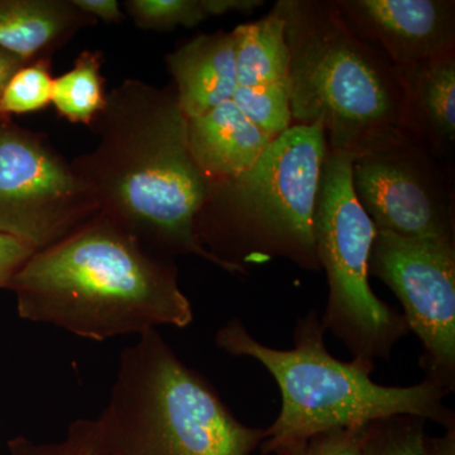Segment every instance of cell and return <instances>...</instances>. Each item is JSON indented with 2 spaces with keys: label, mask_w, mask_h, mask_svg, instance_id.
Instances as JSON below:
<instances>
[{
  "label": "cell",
  "mask_w": 455,
  "mask_h": 455,
  "mask_svg": "<svg viewBox=\"0 0 455 455\" xmlns=\"http://www.w3.org/2000/svg\"><path fill=\"white\" fill-rule=\"evenodd\" d=\"M421 455H455V427L445 429L442 436H427Z\"/></svg>",
  "instance_id": "obj_27"
},
{
  "label": "cell",
  "mask_w": 455,
  "mask_h": 455,
  "mask_svg": "<svg viewBox=\"0 0 455 455\" xmlns=\"http://www.w3.org/2000/svg\"><path fill=\"white\" fill-rule=\"evenodd\" d=\"M53 76L51 57H41L18 68L9 79L2 99L0 114L8 119L11 114H26L46 109L52 99Z\"/></svg>",
  "instance_id": "obj_20"
},
{
  "label": "cell",
  "mask_w": 455,
  "mask_h": 455,
  "mask_svg": "<svg viewBox=\"0 0 455 455\" xmlns=\"http://www.w3.org/2000/svg\"><path fill=\"white\" fill-rule=\"evenodd\" d=\"M176 97L187 118L232 100L236 86L233 32L199 35L164 59Z\"/></svg>",
  "instance_id": "obj_12"
},
{
  "label": "cell",
  "mask_w": 455,
  "mask_h": 455,
  "mask_svg": "<svg viewBox=\"0 0 455 455\" xmlns=\"http://www.w3.org/2000/svg\"><path fill=\"white\" fill-rule=\"evenodd\" d=\"M90 128L97 145L71 167L99 214L158 256L193 254L218 267L196 235L208 181L188 148V118L175 89L124 80L108 92Z\"/></svg>",
  "instance_id": "obj_1"
},
{
  "label": "cell",
  "mask_w": 455,
  "mask_h": 455,
  "mask_svg": "<svg viewBox=\"0 0 455 455\" xmlns=\"http://www.w3.org/2000/svg\"><path fill=\"white\" fill-rule=\"evenodd\" d=\"M80 11L94 20H101L108 23H121L124 13L116 0H73Z\"/></svg>",
  "instance_id": "obj_25"
},
{
  "label": "cell",
  "mask_w": 455,
  "mask_h": 455,
  "mask_svg": "<svg viewBox=\"0 0 455 455\" xmlns=\"http://www.w3.org/2000/svg\"><path fill=\"white\" fill-rule=\"evenodd\" d=\"M407 134L438 163L453 156L455 51L400 70Z\"/></svg>",
  "instance_id": "obj_13"
},
{
  "label": "cell",
  "mask_w": 455,
  "mask_h": 455,
  "mask_svg": "<svg viewBox=\"0 0 455 455\" xmlns=\"http://www.w3.org/2000/svg\"><path fill=\"white\" fill-rule=\"evenodd\" d=\"M101 66L100 51H83L70 70L53 79L51 104L61 118L89 128L94 124L107 106Z\"/></svg>",
  "instance_id": "obj_17"
},
{
  "label": "cell",
  "mask_w": 455,
  "mask_h": 455,
  "mask_svg": "<svg viewBox=\"0 0 455 455\" xmlns=\"http://www.w3.org/2000/svg\"><path fill=\"white\" fill-rule=\"evenodd\" d=\"M348 155L326 152L314 211L316 256L328 280L323 328L340 340L353 359L374 367L390 361L410 329L405 317L374 295L371 248L376 227L355 196Z\"/></svg>",
  "instance_id": "obj_7"
},
{
  "label": "cell",
  "mask_w": 455,
  "mask_h": 455,
  "mask_svg": "<svg viewBox=\"0 0 455 455\" xmlns=\"http://www.w3.org/2000/svg\"><path fill=\"white\" fill-rule=\"evenodd\" d=\"M368 425V424H367ZM364 427H338L278 444L275 455H363Z\"/></svg>",
  "instance_id": "obj_23"
},
{
  "label": "cell",
  "mask_w": 455,
  "mask_h": 455,
  "mask_svg": "<svg viewBox=\"0 0 455 455\" xmlns=\"http://www.w3.org/2000/svg\"><path fill=\"white\" fill-rule=\"evenodd\" d=\"M22 319L85 339L187 328L193 307L172 259L147 250L101 214L36 251L8 283Z\"/></svg>",
  "instance_id": "obj_2"
},
{
  "label": "cell",
  "mask_w": 455,
  "mask_h": 455,
  "mask_svg": "<svg viewBox=\"0 0 455 455\" xmlns=\"http://www.w3.org/2000/svg\"><path fill=\"white\" fill-rule=\"evenodd\" d=\"M263 4H265V2H262V0H205L209 17L224 16V14L232 13V12L250 13L254 9L262 7Z\"/></svg>",
  "instance_id": "obj_26"
},
{
  "label": "cell",
  "mask_w": 455,
  "mask_h": 455,
  "mask_svg": "<svg viewBox=\"0 0 455 455\" xmlns=\"http://www.w3.org/2000/svg\"><path fill=\"white\" fill-rule=\"evenodd\" d=\"M326 152L323 123L291 125L252 167L208 182L196 235L218 267L247 275V266L283 259L322 271L314 211Z\"/></svg>",
  "instance_id": "obj_4"
},
{
  "label": "cell",
  "mask_w": 455,
  "mask_h": 455,
  "mask_svg": "<svg viewBox=\"0 0 455 455\" xmlns=\"http://www.w3.org/2000/svg\"><path fill=\"white\" fill-rule=\"evenodd\" d=\"M350 31L398 71L455 51L453 0H331Z\"/></svg>",
  "instance_id": "obj_11"
},
{
  "label": "cell",
  "mask_w": 455,
  "mask_h": 455,
  "mask_svg": "<svg viewBox=\"0 0 455 455\" xmlns=\"http://www.w3.org/2000/svg\"><path fill=\"white\" fill-rule=\"evenodd\" d=\"M290 52L292 125L323 123L329 152L355 158L407 136L396 68L359 40L331 0H278Z\"/></svg>",
  "instance_id": "obj_3"
},
{
  "label": "cell",
  "mask_w": 455,
  "mask_h": 455,
  "mask_svg": "<svg viewBox=\"0 0 455 455\" xmlns=\"http://www.w3.org/2000/svg\"><path fill=\"white\" fill-rule=\"evenodd\" d=\"M25 64H28V62L23 61L22 59L8 51L0 49V99H2L3 92H4L9 79L13 76L18 68H22ZM2 121H7V119L3 118L0 114V122Z\"/></svg>",
  "instance_id": "obj_28"
},
{
  "label": "cell",
  "mask_w": 455,
  "mask_h": 455,
  "mask_svg": "<svg viewBox=\"0 0 455 455\" xmlns=\"http://www.w3.org/2000/svg\"><path fill=\"white\" fill-rule=\"evenodd\" d=\"M97 23L73 0H0V49L32 62Z\"/></svg>",
  "instance_id": "obj_15"
},
{
  "label": "cell",
  "mask_w": 455,
  "mask_h": 455,
  "mask_svg": "<svg viewBox=\"0 0 455 455\" xmlns=\"http://www.w3.org/2000/svg\"><path fill=\"white\" fill-rule=\"evenodd\" d=\"M128 14L146 31L193 28L208 20L205 0H127Z\"/></svg>",
  "instance_id": "obj_22"
},
{
  "label": "cell",
  "mask_w": 455,
  "mask_h": 455,
  "mask_svg": "<svg viewBox=\"0 0 455 455\" xmlns=\"http://www.w3.org/2000/svg\"><path fill=\"white\" fill-rule=\"evenodd\" d=\"M368 272L397 296L423 346L425 379L455 390V241L409 238L376 229Z\"/></svg>",
  "instance_id": "obj_9"
},
{
  "label": "cell",
  "mask_w": 455,
  "mask_h": 455,
  "mask_svg": "<svg viewBox=\"0 0 455 455\" xmlns=\"http://www.w3.org/2000/svg\"><path fill=\"white\" fill-rule=\"evenodd\" d=\"M235 40L236 84L243 88L287 83L290 52L284 20L276 3L256 22L233 29Z\"/></svg>",
  "instance_id": "obj_16"
},
{
  "label": "cell",
  "mask_w": 455,
  "mask_h": 455,
  "mask_svg": "<svg viewBox=\"0 0 455 455\" xmlns=\"http://www.w3.org/2000/svg\"><path fill=\"white\" fill-rule=\"evenodd\" d=\"M97 419L121 455H252L265 440V430L241 423L156 329L123 349Z\"/></svg>",
  "instance_id": "obj_6"
},
{
  "label": "cell",
  "mask_w": 455,
  "mask_h": 455,
  "mask_svg": "<svg viewBox=\"0 0 455 455\" xmlns=\"http://www.w3.org/2000/svg\"><path fill=\"white\" fill-rule=\"evenodd\" d=\"M97 214L94 196L49 140L0 122V233L41 251Z\"/></svg>",
  "instance_id": "obj_8"
},
{
  "label": "cell",
  "mask_w": 455,
  "mask_h": 455,
  "mask_svg": "<svg viewBox=\"0 0 455 455\" xmlns=\"http://www.w3.org/2000/svg\"><path fill=\"white\" fill-rule=\"evenodd\" d=\"M35 252V248L25 242L0 233V287L7 289L18 269Z\"/></svg>",
  "instance_id": "obj_24"
},
{
  "label": "cell",
  "mask_w": 455,
  "mask_h": 455,
  "mask_svg": "<svg viewBox=\"0 0 455 455\" xmlns=\"http://www.w3.org/2000/svg\"><path fill=\"white\" fill-rule=\"evenodd\" d=\"M352 185L376 229L409 238L454 239L448 176L409 134L355 157Z\"/></svg>",
  "instance_id": "obj_10"
},
{
  "label": "cell",
  "mask_w": 455,
  "mask_h": 455,
  "mask_svg": "<svg viewBox=\"0 0 455 455\" xmlns=\"http://www.w3.org/2000/svg\"><path fill=\"white\" fill-rule=\"evenodd\" d=\"M191 156L206 181H220L252 167L272 140L248 121L233 100L188 118Z\"/></svg>",
  "instance_id": "obj_14"
},
{
  "label": "cell",
  "mask_w": 455,
  "mask_h": 455,
  "mask_svg": "<svg viewBox=\"0 0 455 455\" xmlns=\"http://www.w3.org/2000/svg\"><path fill=\"white\" fill-rule=\"evenodd\" d=\"M427 420L416 416L396 415L367 425L363 455H421Z\"/></svg>",
  "instance_id": "obj_21"
},
{
  "label": "cell",
  "mask_w": 455,
  "mask_h": 455,
  "mask_svg": "<svg viewBox=\"0 0 455 455\" xmlns=\"http://www.w3.org/2000/svg\"><path fill=\"white\" fill-rule=\"evenodd\" d=\"M325 331L316 311L299 317L293 348L276 349L259 343L239 319L230 320L215 335V343L235 357L259 362L274 377L281 394L276 420L265 430L263 454L281 443L307 438L338 427H364L379 419L410 415L455 427L444 391L433 382L407 387L373 381L374 367L333 357L325 346Z\"/></svg>",
  "instance_id": "obj_5"
},
{
  "label": "cell",
  "mask_w": 455,
  "mask_h": 455,
  "mask_svg": "<svg viewBox=\"0 0 455 455\" xmlns=\"http://www.w3.org/2000/svg\"><path fill=\"white\" fill-rule=\"evenodd\" d=\"M7 447L9 455H121L110 444L98 419L74 421L59 442L37 443L16 436Z\"/></svg>",
  "instance_id": "obj_19"
},
{
  "label": "cell",
  "mask_w": 455,
  "mask_h": 455,
  "mask_svg": "<svg viewBox=\"0 0 455 455\" xmlns=\"http://www.w3.org/2000/svg\"><path fill=\"white\" fill-rule=\"evenodd\" d=\"M233 101L248 121L256 125L263 134L276 140L292 125L287 83L243 88L236 86Z\"/></svg>",
  "instance_id": "obj_18"
}]
</instances>
